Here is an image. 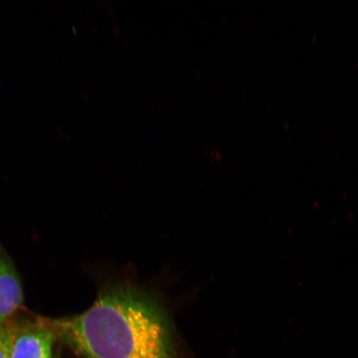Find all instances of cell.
<instances>
[{
    "label": "cell",
    "instance_id": "cell-1",
    "mask_svg": "<svg viewBox=\"0 0 358 358\" xmlns=\"http://www.w3.org/2000/svg\"><path fill=\"white\" fill-rule=\"evenodd\" d=\"M48 324L84 358H178L164 308L131 285L106 289L87 310Z\"/></svg>",
    "mask_w": 358,
    "mask_h": 358
},
{
    "label": "cell",
    "instance_id": "cell-2",
    "mask_svg": "<svg viewBox=\"0 0 358 358\" xmlns=\"http://www.w3.org/2000/svg\"><path fill=\"white\" fill-rule=\"evenodd\" d=\"M10 329V358H52L57 337L47 323Z\"/></svg>",
    "mask_w": 358,
    "mask_h": 358
},
{
    "label": "cell",
    "instance_id": "cell-3",
    "mask_svg": "<svg viewBox=\"0 0 358 358\" xmlns=\"http://www.w3.org/2000/svg\"><path fill=\"white\" fill-rule=\"evenodd\" d=\"M24 301L22 285L12 263L0 255V326L8 324Z\"/></svg>",
    "mask_w": 358,
    "mask_h": 358
},
{
    "label": "cell",
    "instance_id": "cell-4",
    "mask_svg": "<svg viewBox=\"0 0 358 358\" xmlns=\"http://www.w3.org/2000/svg\"><path fill=\"white\" fill-rule=\"evenodd\" d=\"M10 326H0V358H10Z\"/></svg>",
    "mask_w": 358,
    "mask_h": 358
}]
</instances>
